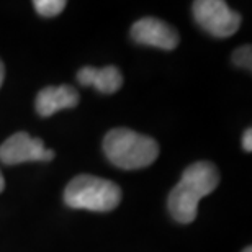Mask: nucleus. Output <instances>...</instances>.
<instances>
[{"label": "nucleus", "mask_w": 252, "mask_h": 252, "mask_svg": "<svg viewBox=\"0 0 252 252\" xmlns=\"http://www.w3.org/2000/svg\"><path fill=\"white\" fill-rule=\"evenodd\" d=\"M33 5H34V10H36L41 17L53 18V17H58V15L63 12L67 2H65V0H36Z\"/></svg>", "instance_id": "9"}, {"label": "nucleus", "mask_w": 252, "mask_h": 252, "mask_svg": "<svg viewBox=\"0 0 252 252\" xmlns=\"http://www.w3.org/2000/svg\"><path fill=\"white\" fill-rule=\"evenodd\" d=\"M131 38L138 44L165 49V51H172V49L177 48L180 41L177 30L154 17L138 20L131 27Z\"/></svg>", "instance_id": "6"}, {"label": "nucleus", "mask_w": 252, "mask_h": 252, "mask_svg": "<svg viewBox=\"0 0 252 252\" xmlns=\"http://www.w3.org/2000/svg\"><path fill=\"white\" fill-rule=\"evenodd\" d=\"M196 23L215 38H228L241 27V15L223 0H196L191 5Z\"/></svg>", "instance_id": "4"}, {"label": "nucleus", "mask_w": 252, "mask_h": 252, "mask_svg": "<svg viewBox=\"0 0 252 252\" xmlns=\"http://www.w3.org/2000/svg\"><path fill=\"white\" fill-rule=\"evenodd\" d=\"M243 148L246 153H251L252 151V129L251 128L246 129V133L243 136Z\"/></svg>", "instance_id": "11"}, {"label": "nucleus", "mask_w": 252, "mask_h": 252, "mask_svg": "<svg viewBox=\"0 0 252 252\" xmlns=\"http://www.w3.org/2000/svg\"><path fill=\"white\" fill-rule=\"evenodd\" d=\"M3 77H5V67H3L2 61H0V85H2V82H3Z\"/></svg>", "instance_id": "12"}, {"label": "nucleus", "mask_w": 252, "mask_h": 252, "mask_svg": "<svg viewBox=\"0 0 252 252\" xmlns=\"http://www.w3.org/2000/svg\"><path fill=\"white\" fill-rule=\"evenodd\" d=\"M233 63L236 65H239V67L251 70V67H252V49H251L249 44L236 49V51L233 53Z\"/></svg>", "instance_id": "10"}, {"label": "nucleus", "mask_w": 252, "mask_h": 252, "mask_svg": "<svg viewBox=\"0 0 252 252\" xmlns=\"http://www.w3.org/2000/svg\"><path fill=\"white\" fill-rule=\"evenodd\" d=\"M54 159V151L44 148V143L39 138H33L28 133H15L7 138L0 146V160L8 165H17L23 162H48Z\"/></svg>", "instance_id": "5"}, {"label": "nucleus", "mask_w": 252, "mask_h": 252, "mask_svg": "<svg viewBox=\"0 0 252 252\" xmlns=\"http://www.w3.org/2000/svg\"><path fill=\"white\" fill-rule=\"evenodd\" d=\"M3 189H5V180H3L2 172H0V193H2V191H3Z\"/></svg>", "instance_id": "13"}, {"label": "nucleus", "mask_w": 252, "mask_h": 252, "mask_svg": "<svg viewBox=\"0 0 252 252\" xmlns=\"http://www.w3.org/2000/svg\"><path fill=\"white\" fill-rule=\"evenodd\" d=\"M79 103V92L72 85H48L36 95V112L41 117H51L59 110L74 108Z\"/></svg>", "instance_id": "7"}, {"label": "nucleus", "mask_w": 252, "mask_h": 252, "mask_svg": "<svg viewBox=\"0 0 252 252\" xmlns=\"http://www.w3.org/2000/svg\"><path fill=\"white\" fill-rule=\"evenodd\" d=\"M64 201L70 208L112 211L122 201V189L112 180L95 175H77L64 190Z\"/></svg>", "instance_id": "3"}, {"label": "nucleus", "mask_w": 252, "mask_h": 252, "mask_svg": "<svg viewBox=\"0 0 252 252\" xmlns=\"http://www.w3.org/2000/svg\"><path fill=\"white\" fill-rule=\"evenodd\" d=\"M220 184V170L213 162L190 164L184 170L179 184L170 191L167 205L170 215L179 223H191L198 213V203L203 196L210 195Z\"/></svg>", "instance_id": "1"}, {"label": "nucleus", "mask_w": 252, "mask_h": 252, "mask_svg": "<svg viewBox=\"0 0 252 252\" xmlns=\"http://www.w3.org/2000/svg\"><path fill=\"white\" fill-rule=\"evenodd\" d=\"M77 80L80 85H92L102 94H115L122 89L123 75L118 67L115 65H107V67H82L77 72Z\"/></svg>", "instance_id": "8"}, {"label": "nucleus", "mask_w": 252, "mask_h": 252, "mask_svg": "<svg viewBox=\"0 0 252 252\" xmlns=\"http://www.w3.org/2000/svg\"><path fill=\"white\" fill-rule=\"evenodd\" d=\"M243 252H252V248H251V246H248V248H246Z\"/></svg>", "instance_id": "14"}, {"label": "nucleus", "mask_w": 252, "mask_h": 252, "mask_svg": "<svg viewBox=\"0 0 252 252\" xmlns=\"http://www.w3.org/2000/svg\"><path fill=\"white\" fill-rule=\"evenodd\" d=\"M105 156L120 169L134 170L148 167L158 159L159 144L146 134L128 128H115L103 139Z\"/></svg>", "instance_id": "2"}]
</instances>
